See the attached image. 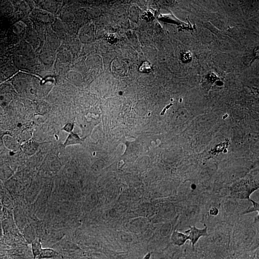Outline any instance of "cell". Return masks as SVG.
<instances>
[{"instance_id":"1","label":"cell","mask_w":259,"mask_h":259,"mask_svg":"<svg viewBox=\"0 0 259 259\" xmlns=\"http://www.w3.org/2000/svg\"><path fill=\"white\" fill-rule=\"evenodd\" d=\"M185 232L188 234L189 233V235H188L189 240L191 241L193 247L200 237L208 236L206 226L204 229H198L196 226H190L189 230L186 231Z\"/></svg>"},{"instance_id":"5","label":"cell","mask_w":259,"mask_h":259,"mask_svg":"<svg viewBox=\"0 0 259 259\" xmlns=\"http://www.w3.org/2000/svg\"><path fill=\"white\" fill-rule=\"evenodd\" d=\"M57 253L51 249H42L40 254V258H52L57 255Z\"/></svg>"},{"instance_id":"3","label":"cell","mask_w":259,"mask_h":259,"mask_svg":"<svg viewBox=\"0 0 259 259\" xmlns=\"http://www.w3.org/2000/svg\"><path fill=\"white\" fill-rule=\"evenodd\" d=\"M84 139H81L77 135L71 132L69 135L66 142L65 143V146H68L69 145L81 144L84 141Z\"/></svg>"},{"instance_id":"7","label":"cell","mask_w":259,"mask_h":259,"mask_svg":"<svg viewBox=\"0 0 259 259\" xmlns=\"http://www.w3.org/2000/svg\"><path fill=\"white\" fill-rule=\"evenodd\" d=\"M151 70V64L148 62H144L140 67V71L143 72H149Z\"/></svg>"},{"instance_id":"9","label":"cell","mask_w":259,"mask_h":259,"mask_svg":"<svg viewBox=\"0 0 259 259\" xmlns=\"http://www.w3.org/2000/svg\"><path fill=\"white\" fill-rule=\"evenodd\" d=\"M210 213L211 215L215 216V215H217V213H218V210L216 208H213L211 209V210L210 211Z\"/></svg>"},{"instance_id":"4","label":"cell","mask_w":259,"mask_h":259,"mask_svg":"<svg viewBox=\"0 0 259 259\" xmlns=\"http://www.w3.org/2000/svg\"><path fill=\"white\" fill-rule=\"evenodd\" d=\"M32 251L35 258L36 256L40 255L42 250L41 239L38 238H37L33 240L32 243Z\"/></svg>"},{"instance_id":"6","label":"cell","mask_w":259,"mask_h":259,"mask_svg":"<svg viewBox=\"0 0 259 259\" xmlns=\"http://www.w3.org/2000/svg\"><path fill=\"white\" fill-rule=\"evenodd\" d=\"M250 201L252 202V207L249 208L243 213H250L252 212H254V211H259V204L258 203H257L256 202H255V201H253L252 200H250Z\"/></svg>"},{"instance_id":"2","label":"cell","mask_w":259,"mask_h":259,"mask_svg":"<svg viewBox=\"0 0 259 259\" xmlns=\"http://www.w3.org/2000/svg\"><path fill=\"white\" fill-rule=\"evenodd\" d=\"M189 240L187 234H183L178 231L173 232L171 236V240L173 244L178 246H182Z\"/></svg>"},{"instance_id":"8","label":"cell","mask_w":259,"mask_h":259,"mask_svg":"<svg viewBox=\"0 0 259 259\" xmlns=\"http://www.w3.org/2000/svg\"><path fill=\"white\" fill-rule=\"evenodd\" d=\"M73 128H74V124H73L68 123L64 128V130H65V131H67L68 132H72Z\"/></svg>"}]
</instances>
